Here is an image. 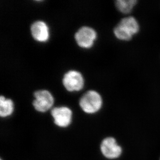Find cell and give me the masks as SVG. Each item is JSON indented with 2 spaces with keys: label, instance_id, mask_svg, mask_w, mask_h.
I'll use <instances>...</instances> for the list:
<instances>
[{
  "label": "cell",
  "instance_id": "1",
  "mask_svg": "<svg viewBox=\"0 0 160 160\" xmlns=\"http://www.w3.org/2000/svg\"><path fill=\"white\" fill-rule=\"evenodd\" d=\"M142 25L138 18L135 15L122 16L112 29L115 38L121 42H129L139 35Z\"/></svg>",
  "mask_w": 160,
  "mask_h": 160
},
{
  "label": "cell",
  "instance_id": "2",
  "mask_svg": "<svg viewBox=\"0 0 160 160\" xmlns=\"http://www.w3.org/2000/svg\"><path fill=\"white\" fill-rule=\"evenodd\" d=\"M79 103L83 112L89 114H93L101 109L103 106V98L97 91L91 90L82 95Z\"/></svg>",
  "mask_w": 160,
  "mask_h": 160
},
{
  "label": "cell",
  "instance_id": "3",
  "mask_svg": "<svg viewBox=\"0 0 160 160\" xmlns=\"http://www.w3.org/2000/svg\"><path fill=\"white\" fill-rule=\"evenodd\" d=\"M76 42L82 48H90L97 38V33L92 28L83 26L75 34Z\"/></svg>",
  "mask_w": 160,
  "mask_h": 160
},
{
  "label": "cell",
  "instance_id": "4",
  "mask_svg": "<svg viewBox=\"0 0 160 160\" xmlns=\"http://www.w3.org/2000/svg\"><path fill=\"white\" fill-rule=\"evenodd\" d=\"M33 106L36 111L45 112L49 110L54 103L52 93L47 90H39L34 92Z\"/></svg>",
  "mask_w": 160,
  "mask_h": 160
},
{
  "label": "cell",
  "instance_id": "5",
  "mask_svg": "<svg viewBox=\"0 0 160 160\" xmlns=\"http://www.w3.org/2000/svg\"><path fill=\"white\" fill-rule=\"evenodd\" d=\"M64 87L69 92L81 90L84 86V79L79 72L70 70L64 75L62 78Z\"/></svg>",
  "mask_w": 160,
  "mask_h": 160
},
{
  "label": "cell",
  "instance_id": "6",
  "mask_svg": "<svg viewBox=\"0 0 160 160\" xmlns=\"http://www.w3.org/2000/svg\"><path fill=\"white\" fill-rule=\"evenodd\" d=\"M51 114L56 125L60 128L68 127L71 123L72 112L68 107L65 106L54 107Z\"/></svg>",
  "mask_w": 160,
  "mask_h": 160
},
{
  "label": "cell",
  "instance_id": "7",
  "mask_svg": "<svg viewBox=\"0 0 160 160\" xmlns=\"http://www.w3.org/2000/svg\"><path fill=\"white\" fill-rule=\"evenodd\" d=\"M101 150L103 155L108 159H116L119 157L122 149L113 138H107L103 140L101 145Z\"/></svg>",
  "mask_w": 160,
  "mask_h": 160
},
{
  "label": "cell",
  "instance_id": "8",
  "mask_svg": "<svg viewBox=\"0 0 160 160\" xmlns=\"http://www.w3.org/2000/svg\"><path fill=\"white\" fill-rule=\"evenodd\" d=\"M30 32L32 38L38 42H46L49 38L48 27L44 21L34 22L31 26Z\"/></svg>",
  "mask_w": 160,
  "mask_h": 160
},
{
  "label": "cell",
  "instance_id": "9",
  "mask_svg": "<svg viewBox=\"0 0 160 160\" xmlns=\"http://www.w3.org/2000/svg\"><path fill=\"white\" fill-rule=\"evenodd\" d=\"M139 0H115L113 4L117 11L122 16L133 15Z\"/></svg>",
  "mask_w": 160,
  "mask_h": 160
},
{
  "label": "cell",
  "instance_id": "10",
  "mask_svg": "<svg viewBox=\"0 0 160 160\" xmlns=\"http://www.w3.org/2000/svg\"><path fill=\"white\" fill-rule=\"evenodd\" d=\"M14 111V104L10 98H6L3 95L0 97V116L5 118L12 114Z\"/></svg>",
  "mask_w": 160,
  "mask_h": 160
},
{
  "label": "cell",
  "instance_id": "11",
  "mask_svg": "<svg viewBox=\"0 0 160 160\" xmlns=\"http://www.w3.org/2000/svg\"></svg>",
  "mask_w": 160,
  "mask_h": 160
}]
</instances>
